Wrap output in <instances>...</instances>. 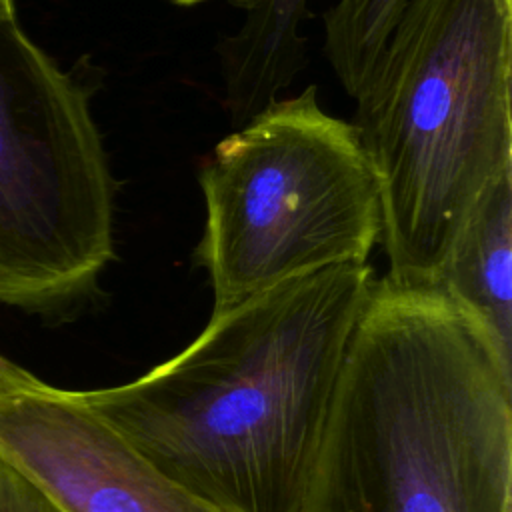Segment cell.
<instances>
[{
    "instance_id": "9",
    "label": "cell",
    "mask_w": 512,
    "mask_h": 512,
    "mask_svg": "<svg viewBox=\"0 0 512 512\" xmlns=\"http://www.w3.org/2000/svg\"><path fill=\"white\" fill-rule=\"evenodd\" d=\"M414 0H338L324 14V52L354 100L372 80L380 58Z\"/></svg>"
},
{
    "instance_id": "3",
    "label": "cell",
    "mask_w": 512,
    "mask_h": 512,
    "mask_svg": "<svg viewBox=\"0 0 512 512\" xmlns=\"http://www.w3.org/2000/svg\"><path fill=\"white\" fill-rule=\"evenodd\" d=\"M512 10L414 0L358 94L388 278L434 286L480 192L512 166Z\"/></svg>"
},
{
    "instance_id": "1",
    "label": "cell",
    "mask_w": 512,
    "mask_h": 512,
    "mask_svg": "<svg viewBox=\"0 0 512 512\" xmlns=\"http://www.w3.org/2000/svg\"><path fill=\"white\" fill-rule=\"evenodd\" d=\"M368 262L288 278L212 312L144 376L80 390L176 484L222 512H300L342 362L374 284Z\"/></svg>"
},
{
    "instance_id": "13",
    "label": "cell",
    "mask_w": 512,
    "mask_h": 512,
    "mask_svg": "<svg viewBox=\"0 0 512 512\" xmlns=\"http://www.w3.org/2000/svg\"><path fill=\"white\" fill-rule=\"evenodd\" d=\"M0 2H14V0H0Z\"/></svg>"
},
{
    "instance_id": "6",
    "label": "cell",
    "mask_w": 512,
    "mask_h": 512,
    "mask_svg": "<svg viewBox=\"0 0 512 512\" xmlns=\"http://www.w3.org/2000/svg\"><path fill=\"white\" fill-rule=\"evenodd\" d=\"M0 464L62 512H222L150 464L80 390L2 354Z\"/></svg>"
},
{
    "instance_id": "5",
    "label": "cell",
    "mask_w": 512,
    "mask_h": 512,
    "mask_svg": "<svg viewBox=\"0 0 512 512\" xmlns=\"http://www.w3.org/2000/svg\"><path fill=\"white\" fill-rule=\"evenodd\" d=\"M114 258V180L90 92L0 2V304L56 318Z\"/></svg>"
},
{
    "instance_id": "7",
    "label": "cell",
    "mask_w": 512,
    "mask_h": 512,
    "mask_svg": "<svg viewBox=\"0 0 512 512\" xmlns=\"http://www.w3.org/2000/svg\"><path fill=\"white\" fill-rule=\"evenodd\" d=\"M512 370V166L476 198L436 284Z\"/></svg>"
},
{
    "instance_id": "10",
    "label": "cell",
    "mask_w": 512,
    "mask_h": 512,
    "mask_svg": "<svg viewBox=\"0 0 512 512\" xmlns=\"http://www.w3.org/2000/svg\"><path fill=\"white\" fill-rule=\"evenodd\" d=\"M0 512H62L32 484L0 464Z\"/></svg>"
},
{
    "instance_id": "4",
    "label": "cell",
    "mask_w": 512,
    "mask_h": 512,
    "mask_svg": "<svg viewBox=\"0 0 512 512\" xmlns=\"http://www.w3.org/2000/svg\"><path fill=\"white\" fill-rule=\"evenodd\" d=\"M206 220L194 260L214 312L288 278L368 262L380 238L378 182L354 122L308 86L222 138L200 168Z\"/></svg>"
},
{
    "instance_id": "2",
    "label": "cell",
    "mask_w": 512,
    "mask_h": 512,
    "mask_svg": "<svg viewBox=\"0 0 512 512\" xmlns=\"http://www.w3.org/2000/svg\"><path fill=\"white\" fill-rule=\"evenodd\" d=\"M300 512H512V370L438 286L374 280Z\"/></svg>"
},
{
    "instance_id": "8",
    "label": "cell",
    "mask_w": 512,
    "mask_h": 512,
    "mask_svg": "<svg viewBox=\"0 0 512 512\" xmlns=\"http://www.w3.org/2000/svg\"><path fill=\"white\" fill-rule=\"evenodd\" d=\"M308 0H254L242 26L218 42L224 106L232 124L242 126L280 90L292 86L306 66V38L300 24Z\"/></svg>"
},
{
    "instance_id": "12",
    "label": "cell",
    "mask_w": 512,
    "mask_h": 512,
    "mask_svg": "<svg viewBox=\"0 0 512 512\" xmlns=\"http://www.w3.org/2000/svg\"><path fill=\"white\" fill-rule=\"evenodd\" d=\"M498 4L504 6V8H508V10H512V0H498Z\"/></svg>"
},
{
    "instance_id": "11",
    "label": "cell",
    "mask_w": 512,
    "mask_h": 512,
    "mask_svg": "<svg viewBox=\"0 0 512 512\" xmlns=\"http://www.w3.org/2000/svg\"><path fill=\"white\" fill-rule=\"evenodd\" d=\"M168 2H174V4H180V6H196V4H202V2H208V0H168ZM234 4H240L242 8H246L248 4H252L254 0H232Z\"/></svg>"
}]
</instances>
